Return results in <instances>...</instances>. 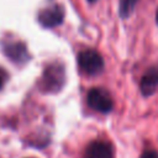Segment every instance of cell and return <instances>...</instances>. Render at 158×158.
<instances>
[{"mask_svg":"<svg viewBox=\"0 0 158 158\" xmlns=\"http://www.w3.org/2000/svg\"><path fill=\"white\" fill-rule=\"evenodd\" d=\"M43 88L48 91H58L65 81V70L64 67L56 62L52 63L43 74Z\"/></svg>","mask_w":158,"mask_h":158,"instance_id":"cell-2","label":"cell"},{"mask_svg":"<svg viewBox=\"0 0 158 158\" xmlns=\"http://www.w3.org/2000/svg\"><path fill=\"white\" fill-rule=\"evenodd\" d=\"M141 158H158V153L154 149H147L142 153Z\"/></svg>","mask_w":158,"mask_h":158,"instance_id":"cell-9","label":"cell"},{"mask_svg":"<svg viewBox=\"0 0 158 158\" xmlns=\"http://www.w3.org/2000/svg\"><path fill=\"white\" fill-rule=\"evenodd\" d=\"M6 53L9 54V57L12 58V60H25V58H27L26 47L22 43H15L7 47Z\"/></svg>","mask_w":158,"mask_h":158,"instance_id":"cell-7","label":"cell"},{"mask_svg":"<svg viewBox=\"0 0 158 158\" xmlns=\"http://www.w3.org/2000/svg\"><path fill=\"white\" fill-rule=\"evenodd\" d=\"M139 0H118V14L122 19H127L135 11V7Z\"/></svg>","mask_w":158,"mask_h":158,"instance_id":"cell-8","label":"cell"},{"mask_svg":"<svg viewBox=\"0 0 158 158\" xmlns=\"http://www.w3.org/2000/svg\"><path fill=\"white\" fill-rule=\"evenodd\" d=\"M86 100H88V105L93 110L102 114L110 112L114 107V101L110 94L102 88H93L88 93Z\"/></svg>","mask_w":158,"mask_h":158,"instance_id":"cell-3","label":"cell"},{"mask_svg":"<svg viewBox=\"0 0 158 158\" xmlns=\"http://www.w3.org/2000/svg\"><path fill=\"white\" fill-rule=\"evenodd\" d=\"M139 89L144 96L152 95L158 89V65H153L146 70L141 78Z\"/></svg>","mask_w":158,"mask_h":158,"instance_id":"cell-5","label":"cell"},{"mask_svg":"<svg viewBox=\"0 0 158 158\" xmlns=\"http://www.w3.org/2000/svg\"><path fill=\"white\" fill-rule=\"evenodd\" d=\"M64 19V10L60 5H53L49 7L43 9L38 14V21L43 27L52 28L63 22Z\"/></svg>","mask_w":158,"mask_h":158,"instance_id":"cell-4","label":"cell"},{"mask_svg":"<svg viewBox=\"0 0 158 158\" xmlns=\"http://www.w3.org/2000/svg\"><path fill=\"white\" fill-rule=\"evenodd\" d=\"M88 1H89V2H95L96 0H88Z\"/></svg>","mask_w":158,"mask_h":158,"instance_id":"cell-12","label":"cell"},{"mask_svg":"<svg viewBox=\"0 0 158 158\" xmlns=\"http://www.w3.org/2000/svg\"><path fill=\"white\" fill-rule=\"evenodd\" d=\"M4 80H5V78H4V73H2V70L0 69V89H1L2 85H4Z\"/></svg>","mask_w":158,"mask_h":158,"instance_id":"cell-10","label":"cell"},{"mask_svg":"<svg viewBox=\"0 0 158 158\" xmlns=\"http://www.w3.org/2000/svg\"><path fill=\"white\" fill-rule=\"evenodd\" d=\"M156 21H157V25H158V9H157V14H156Z\"/></svg>","mask_w":158,"mask_h":158,"instance_id":"cell-11","label":"cell"},{"mask_svg":"<svg viewBox=\"0 0 158 158\" xmlns=\"http://www.w3.org/2000/svg\"><path fill=\"white\" fill-rule=\"evenodd\" d=\"M78 63L81 70L89 75H96L104 69V59L94 49H84L78 54Z\"/></svg>","mask_w":158,"mask_h":158,"instance_id":"cell-1","label":"cell"},{"mask_svg":"<svg viewBox=\"0 0 158 158\" xmlns=\"http://www.w3.org/2000/svg\"><path fill=\"white\" fill-rule=\"evenodd\" d=\"M83 158H114L111 146L104 141H93L85 149Z\"/></svg>","mask_w":158,"mask_h":158,"instance_id":"cell-6","label":"cell"}]
</instances>
